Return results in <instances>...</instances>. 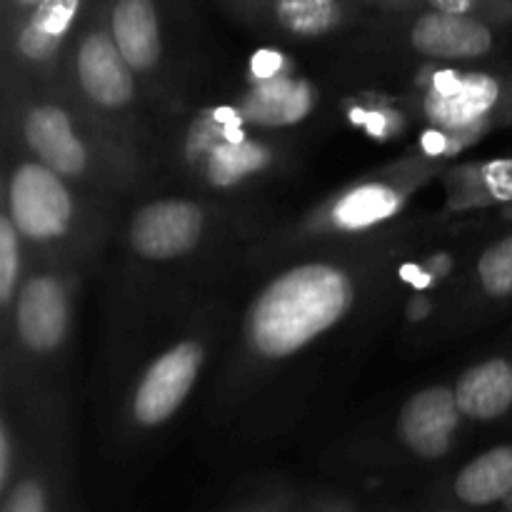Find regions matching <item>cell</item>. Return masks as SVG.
Returning <instances> with one entry per match:
<instances>
[{"instance_id": "1", "label": "cell", "mask_w": 512, "mask_h": 512, "mask_svg": "<svg viewBox=\"0 0 512 512\" xmlns=\"http://www.w3.org/2000/svg\"><path fill=\"white\" fill-rule=\"evenodd\" d=\"M355 285L333 263H300L270 280L245 320L248 343L260 358L285 360L308 348L348 315Z\"/></svg>"}, {"instance_id": "2", "label": "cell", "mask_w": 512, "mask_h": 512, "mask_svg": "<svg viewBox=\"0 0 512 512\" xmlns=\"http://www.w3.org/2000/svg\"><path fill=\"white\" fill-rule=\"evenodd\" d=\"M8 215L33 243H55L75 220V203L63 175L40 160H25L8 180Z\"/></svg>"}, {"instance_id": "3", "label": "cell", "mask_w": 512, "mask_h": 512, "mask_svg": "<svg viewBox=\"0 0 512 512\" xmlns=\"http://www.w3.org/2000/svg\"><path fill=\"white\" fill-rule=\"evenodd\" d=\"M512 35V25L475 15H455L423 8L410 20L408 40L415 53L430 60L490 58Z\"/></svg>"}, {"instance_id": "4", "label": "cell", "mask_w": 512, "mask_h": 512, "mask_svg": "<svg viewBox=\"0 0 512 512\" xmlns=\"http://www.w3.org/2000/svg\"><path fill=\"white\" fill-rule=\"evenodd\" d=\"M460 420L463 413L453 388L433 385L418 390L405 400L398 413L395 430H398L400 448L420 463H438L453 450Z\"/></svg>"}, {"instance_id": "5", "label": "cell", "mask_w": 512, "mask_h": 512, "mask_svg": "<svg viewBox=\"0 0 512 512\" xmlns=\"http://www.w3.org/2000/svg\"><path fill=\"white\" fill-rule=\"evenodd\" d=\"M203 365V348L193 340L173 345L153 360L133 395V420L140 428L168 423L193 390Z\"/></svg>"}, {"instance_id": "6", "label": "cell", "mask_w": 512, "mask_h": 512, "mask_svg": "<svg viewBox=\"0 0 512 512\" xmlns=\"http://www.w3.org/2000/svg\"><path fill=\"white\" fill-rule=\"evenodd\" d=\"M205 213L198 203L163 198L143 205L130 220V245L143 260H175L200 243Z\"/></svg>"}, {"instance_id": "7", "label": "cell", "mask_w": 512, "mask_h": 512, "mask_svg": "<svg viewBox=\"0 0 512 512\" xmlns=\"http://www.w3.org/2000/svg\"><path fill=\"white\" fill-rule=\"evenodd\" d=\"M75 78L98 108L118 110L133 100L135 70L115 45L108 25L85 30L75 48Z\"/></svg>"}, {"instance_id": "8", "label": "cell", "mask_w": 512, "mask_h": 512, "mask_svg": "<svg viewBox=\"0 0 512 512\" xmlns=\"http://www.w3.org/2000/svg\"><path fill=\"white\" fill-rule=\"evenodd\" d=\"M70 325L68 290L55 275H33L15 295V330L20 343L38 355L63 345Z\"/></svg>"}, {"instance_id": "9", "label": "cell", "mask_w": 512, "mask_h": 512, "mask_svg": "<svg viewBox=\"0 0 512 512\" xmlns=\"http://www.w3.org/2000/svg\"><path fill=\"white\" fill-rule=\"evenodd\" d=\"M23 138L30 153L63 178H80L88 170V148L60 105H33L23 118Z\"/></svg>"}, {"instance_id": "10", "label": "cell", "mask_w": 512, "mask_h": 512, "mask_svg": "<svg viewBox=\"0 0 512 512\" xmlns=\"http://www.w3.org/2000/svg\"><path fill=\"white\" fill-rule=\"evenodd\" d=\"M512 495V443L483 450L450 478L448 508L468 512H500Z\"/></svg>"}, {"instance_id": "11", "label": "cell", "mask_w": 512, "mask_h": 512, "mask_svg": "<svg viewBox=\"0 0 512 512\" xmlns=\"http://www.w3.org/2000/svg\"><path fill=\"white\" fill-rule=\"evenodd\" d=\"M240 13L293 38H323L350 20V0H225Z\"/></svg>"}, {"instance_id": "12", "label": "cell", "mask_w": 512, "mask_h": 512, "mask_svg": "<svg viewBox=\"0 0 512 512\" xmlns=\"http://www.w3.org/2000/svg\"><path fill=\"white\" fill-rule=\"evenodd\" d=\"M85 3L88 0H43L18 18L13 40L18 58L30 65L50 63L78 25Z\"/></svg>"}, {"instance_id": "13", "label": "cell", "mask_w": 512, "mask_h": 512, "mask_svg": "<svg viewBox=\"0 0 512 512\" xmlns=\"http://www.w3.org/2000/svg\"><path fill=\"white\" fill-rule=\"evenodd\" d=\"M108 28L135 73L158 65L163 55V33L155 0H113L108 8Z\"/></svg>"}, {"instance_id": "14", "label": "cell", "mask_w": 512, "mask_h": 512, "mask_svg": "<svg viewBox=\"0 0 512 512\" xmlns=\"http://www.w3.org/2000/svg\"><path fill=\"white\" fill-rule=\"evenodd\" d=\"M405 203V193L398 185L370 180L340 195L325 213V223L340 233H360L395 218Z\"/></svg>"}, {"instance_id": "15", "label": "cell", "mask_w": 512, "mask_h": 512, "mask_svg": "<svg viewBox=\"0 0 512 512\" xmlns=\"http://www.w3.org/2000/svg\"><path fill=\"white\" fill-rule=\"evenodd\" d=\"M315 98L308 83L290 75H268L250 88L243 100L245 118L268 128L300 123L313 108Z\"/></svg>"}, {"instance_id": "16", "label": "cell", "mask_w": 512, "mask_h": 512, "mask_svg": "<svg viewBox=\"0 0 512 512\" xmlns=\"http://www.w3.org/2000/svg\"><path fill=\"white\" fill-rule=\"evenodd\" d=\"M265 150L260 145L248 143V140H230L220 143L218 148L210 150L208 155V178L215 185H233L245 175L263 168Z\"/></svg>"}, {"instance_id": "17", "label": "cell", "mask_w": 512, "mask_h": 512, "mask_svg": "<svg viewBox=\"0 0 512 512\" xmlns=\"http://www.w3.org/2000/svg\"><path fill=\"white\" fill-rule=\"evenodd\" d=\"M475 275H478L480 290L490 300L503 303L512 298V233L483 250L475 265Z\"/></svg>"}, {"instance_id": "18", "label": "cell", "mask_w": 512, "mask_h": 512, "mask_svg": "<svg viewBox=\"0 0 512 512\" xmlns=\"http://www.w3.org/2000/svg\"><path fill=\"white\" fill-rule=\"evenodd\" d=\"M20 283V233L10 215L0 218V303L8 308Z\"/></svg>"}, {"instance_id": "19", "label": "cell", "mask_w": 512, "mask_h": 512, "mask_svg": "<svg viewBox=\"0 0 512 512\" xmlns=\"http://www.w3.org/2000/svg\"><path fill=\"white\" fill-rule=\"evenodd\" d=\"M420 8L443 10L455 15H475L493 23L512 25V0H418Z\"/></svg>"}, {"instance_id": "20", "label": "cell", "mask_w": 512, "mask_h": 512, "mask_svg": "<svg viewBox=\"0 0 512 512\" xmlns=\"http://www.w3.org/2000/svg\"><path fill=\"white\" fill-rule=\"evenodd\" d=\"M480 185L495 203H512V158L490 160L480 168Z\"/></svg>"}, {"instance_id": "21", "label": "cell", "mask_w": 512, "mask_h": 512, "mask_svg": "<svg viewBox=\"0 0 512 512\" xmlns=\"http://www.w3.org/2000/svg\"><path fill=\"white\" fill-rule=\"evenodd\" d=\"M20 450L13 440V430L8 423L0 428V493L13 483V478L20 470Z\"/></svg>"}, {"instance_id": "22", "label": "cell", "mask_w": 512, "mask_h": 512, "mask_svg": "<svg viewBox=\"0 0 512 512\" xmlns=\"http://www.w3.org/2000/svg\"><path fill=\"white\" fill-rule=\"evenodd\" d=\"M293 505H290V498L283 493H275V495H265V498L255 500V503L243 505V508L233 510V512H290Z\"/></svg>"}, {"instance_id": "23", "label": "cell", "mask_w": 512, "mask_h": 512, "mask_svg": "<svg viewBox=\"0 0 512 512\" xmlns=\"http://www.w3.org/2000/svg\"><path fill=\"white\" fill-rule=\"evenodd\" d=\"M290 512H360L358 505L348 503V500H315V503L303 505V508H293Z\"/></svg>"}, {"instance_id": "24", "label": "cell", "mask_w": 512, "mask_h": 512, "mask_svg": "<svg viewBox=\"0 0 512 512\" xmlns=\"http://www.w3.org/2000/svg\"><path fill=\"white\" fill-rule=\"evenodd\" d=\"M40 3H43V0H5V5H8L10 13L18 15V18H23L25 13H30L33 8H38Z\"/></svg>"}, {"instance_id": "25", "label": "cell", "mask_w": 512, "mask_h": 512, "mask_svg": "<svg viewBox=\"0 0 512 512\" xmlns=\"http://www.w3.org/2000/svg\"><path fill=\"white\" fill-rule=\"evenodd\" d=\"M370 3L385 5V8H395V10H418V0H370Z\"/></svg>"}, {"instance_id": "26", "label": "cell", "mask_w": 512, "mask_h": 512, "mask_svg": "<svg viewBox=\"0 0 512 512\" xmlns=\"http://www.w3.org/2000/svg\"><path fill=\"white\" fill-rule=\"evenodd\" d=\"M425 512H468V510H458V508H448V505H438V508L425 510Z\"/></svg>"}, {"instance_id": "27", "label": "cell", "mask_w": 512, "mask_h": 512, "mask_svg": "<svg viewBox=\"0 0 512 512\" xmlns=\"http://www.w3.org/2000/svg\"><path fill=\"white\" fill-rule=\"evenodd\" d=\"M500 512H512V495H510L508 500H505V505H503V508H500Z\"/></svg>"}]
</instances>
